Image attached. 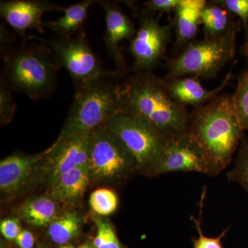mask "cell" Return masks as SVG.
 I'll return each instance as SVG.
<instances>
[{"instance_id": "obj_1", "label": "cell", "mask_w": 248, "mask_h": 248, "mask_svg": "<svg viewBox=\"0 0 248 248\" xmlns=\"http://www.w3.org/2000/svg\"><path fill=\"white\" fill-rule=\"evenodd\" d=\"M124 115L140 119L166 138L188 131L190 115L169 92L164 78L137 72L122 85Z\"/></svg>"}, {"instance_id": "obj_2", "label": "cell", "mask_w": 248, "mask_h": 248, "mask_svg": "<svg viewBox=\"0 0 248 248\" xmlns=\"http://www.w3.org/2000/svg\"><path fill=\"white\" fill-rule=\"evenodd\" d=\"M189 131L203 151L208 175L219 174L231 162L244 135L231 96L221 94L195 108L190 115Z\"/></svg>"}, {"instance_id": "obj_3", "label": "cell", "mask_w": 248, "mask_h": 248, "mask_svg": "<svg viewBox=\"0 0 248 248\" xmlns=\"http://www.w3.org/2000/svg\"><path fill=\"white\" fill-rule=\"evenodd\" d=\"M120 75L110 71L99 79L76 87L74 99L57 140L91 132L122 113Z\"/></svg>"}, {"instance_id": "obj_4", "label": "cell", "mask_w": 248, "mask_h": 248, "mask_svg": "<svg viewBox=\"0 0 248 248\" xmlns=\"http://www.w3.org/2000/svg\"><path fill=\"white\" fill-rule=\"evenodd\" d=\"M4 69L1 78L14 91L32 99L48 97L55 88L59 67L50 49L24 45L3 53Z\"/></svg>"}, {"instance_id": "obj_5", "label": "cell", "mask_w": 248, "mask_h": 248, "mask_svg": "<svg viewBox=\"0 0 248 248\" xmlns=\"http://www.w3.org/2000/svg\"><path fill=\"white\" fill-rule=\"evenodd\" d=\"M88 168L95 184H121L139 172L132 153L106 124L91 131Z\"/></svg>"}, {"instance_id": "obj_6", "label": "cell", "mask_w": 248, "mask_h": 248, "mask_svg": "<svg viewBox=\"0 0 248 248\" xmlns=\"http://www.w3.org/2000/svg\"><path fill=\"white\" fill-rule=\"evenodd\" d=\"M236 32L221 38H204L189 44L177 57L168 60V74L166 78H215L222 68L234 58Z\"/></svg>"}, {"instance_id": "obj_7", "label": "cell", "mask_w": 248, "mask_h": 248, "mask_svg": "<svg viewBox=\"0 0 248 248\" xmlns=\"http://www.w3.org/2000/svg\"><path fill=\"white\" fill-rule=\"evenodd\" d=\"M27 38L40 42L50 49L57 66L69 73L76 87L94 81L110 72L104 68L93 51L84 32H79L71 37L46 39L29 35Z\"/></svg>"}, {"instance_id": "obj_8", "label": "cell", "mask_w": 248, "mask_h": 248, "mask_svg": "<svg viewBox=\"0 0 248 248\" xmlns=\"http://www.w3.org/2000/svg\"><path fill=\"white\" fill-rule=\"evenodd\" d=\"M105 124L132 153L138 172L153 177L168 138L143 121L124 114L114 116Z\"/></svg>"}, {"instance_id": "obj_9", "label": "cell", "mask_w": 248, "mask_h": 248, "mask_svg": "<svg viewBox=\"0 0 248 248\" xmlns=\"http://www.w3.org/2000/svg\"><path fill=\"white\" fill-rule=\"evenodd\" d=\"M172 31V24L161 25L159 19L151 15L142 16L128 49L134 59L131 71L135 73L153 71L164 58Z\"/></svg>"}, {"instance_id": "obj_10", "label": "cell", "mask_w": 248, "mask_h": 248, "mask_svg": "<svg viewBox=\"0 0 248 248\" xmlns=\"http://www.w3.org/2000/svg\"><path fill=\"white\" fill-rule=\"evenodd\" d=\"M47 150L36 155L14 153L0 162V193L3 200L22 195L42 183Z\"/></svg>"}, {"instance_id": "obj_11", "label": "cell", "mask_w": 248, "mask_h": 248, "mask_svg": "<svg viewBox=\"0 0 248 248\" xmlns=\"http://www.w3.org/2000/svg\"><path fill=\"white\" fill-rule=\"evenodd\" d=\"M91 134L88 132L56 140L47 149L43 161L42 183L48 187L62 174L87 166Z\"/></svg>"}, {"instance_id": "obj_12", "label": "cell", "mask_w": 248, "mask_h": 248, "mask_svg": "<svg viewBox=\"0 0 248 248\" xmlns=\"http://www.w3.org/2000/svg\"><path fill=\"white\" fill-rule=\"evenodd\" d=\"M173 172L208 174V164L190 132L167 139L153 177Z\"/></svg>"}, {"instance_id": "obj_13", "label": "cell", "mask_w": 248, "mask_h": 248, "mask_svg": "<svg viewBox=\"0 0 248 248\" xmlns=\"http://www.w3.org/2000/svg\"><path fill=\"white\" fill-rule=\"evenodd\" d=\"M66 7L48 0H10L1 1L0 14L5 22L22 38L27 37V31L34 29L45 32L42 17L46 13L64 11Z\"/></svg>"}, {"instance_id": "obj_14", "label": "cell", "mask_w": 248, "mask_h": 248, "mask_svg": "<svg viewBox=\"0 0 248 248\" xmlns=\"http://www.w3.org/2000/svg\"><path fill=\"white\" fill-rule=\"evenodd\" d=\"M105 14L106 33L104 43L108 55L115 62L116 72L121 76L128 71V67L122 51L120 43L124 40L132 39L137 30L133 21L122 11L115 1H97Z\"/></svg>"}, {"instance_id": "obj_15", "label": "cell", "mask_w": 248, "mask_h": 248, "mask_svg": "<svg viewBox=\"0 0 248 248\" xmlns=\"http://www.w3.org/2000/svg\"><path fill=\"white\" fill-rule=\"evenodd\" d=\"M231 73L227 75L221 84L213 90H207L201 84L197 77H182L178 78H165L171 97L177 103L186 107H199L216 98L226 89L231 80Z\"/></svg>"}, {"instance_id": "obj_16", "label": "cell", "mask_w": 248, "mask_h": 248, "mask_svg": "<svg viewBox=\"0 0 248 248\" xmlns=\"http://www.w3.org/2000/svg\"><path fill=\"white\" fill-rule=\"evenodd\" d=\"M91 183L88 165L81 166L57 178L47 187L46 194L58 203L75 205L82 200Z\"/></svg>"}, {"instance_id": "obj_17", "label": "cell", "mask_w": 248, "mask_h": 248, "mask_svg": "<svg viewBox=\"0 0 248 248\" xmlns=\"http://www.w3.org/2000/svg\"><path fill=\"white\" fill-rule=\"evenodd\" d=\"M206 3L205 0H181L174 12L176 48H185L192 43L202 24V11Z\"/></svg>"}, {"instance_id": "obj_18", "label": "cell", "mask_w": 248, "mask_h": 248, "mask_svg": "<svg viewBox=\"0 0 248 248\" xmlns=\"http://www.w3.org/2000/svg\"><path fill=\"white\" fill-rule=\"evenodd\" d=\"M59 203L46 193L24 201L18 207L17 213L30 226L35 228L48 227L62 213Z\"/></svg>"}, {"instance_id": "obj_19", "label": "cell", "mask_w": 248, "mask_h": 248, "mask_svg": "<svg viewBox=\"0 0 248 248\" xmlns=\"http://www.w3.org/2000/svg\"><path fill=\"white\" fill-rule=\"evenodd\" d=\"M233 16L218 1H207L202 14L204 38L218 39L237 32Z\"/></svg>"}, {"instance_id": "obj_20", "label": "cell", "mask_w": 248, "mask_h": 248, "mask_svg": "<svg viewBox=\"0 0 248 248\" xmlns=\"http://www.w3.org/2000/svg\"><path fill=\"white\" fill-rule=\"evenodd\" d=\"M97 2L94 0L80 1L65 9L62 17L54 21L44 22V27L55 32L59 37H71L79 32L87 17L90 6Z\"/></svg>"}, {"instance_id": "obj_21", "label": "cell", "mask_w": 248, "mask_h": 248, "mask_svg": "<svg viewBox=\"0 0 248 248\" xmlns=\"http://www.w3.org/2000/svg\"><path fill=\"white\" fill-rule=\"evenodd\" d=\"M84 219L76 210L62 213L48 227V234L55 244L66 245L79 236Z\"/></svg>"}, {"instance_id": "obj_22", "label": "cell", "mask_w": 248, "mask_h": 248, "mask_svg": "<svg viewBox=\"0 0 248 248\" xmlns=\"http://www.w3.org/2000/svg\"><path fill=\"white\" fill-rule=\"evenodd\" d=\"M231 98L241 128L243 130H248V69L240 74Z\"/></svg>"}, {"instance_id": "obj_23", "label": "cell", "mask_w": 248, "mask_h": 248, "mask_svg": "<svg viewBox=\"0 0 248 248\" xmlns=\"http://www.w3.org/2000/svg\"><path fill=\"white\" fill-rule=\"evenodd\" d=\"M118 203V197L115 192L109 188L101 187L93 191L90 196V206L98 216H108L115 213Z\"/></svg>"}, {"instance_id": "obj_24", "label": "cell", "mask_w": 248, "mask_h": 248, "mask_svg": "<svg viewBox=\"0 0 248 248\" xmlns=\"http://www.w3.org/2000/svg\"><path fill=\"white\" fill-rule=\"evenodd\" d=\"M93 219L97 227L93 248H123L110 222L97 215L93 216Z\"/></svg>"}, {"instance_id": "obj_25", "label": "cell", "mask_w": 248, "mask_h": 248, "mask_svg": "<svg viewBox=\"0 0 248 248\" xmlns=\"http://www.w3.org/2000/svg\"><path fill=\"white\" fill-rule=\"evenodd\" d=\"M239 152L234 161V166L227 173L231 182H236L248 191V141L243 135Z\"/></svg>"}, {"instance_id": "obj_26", "label": "cell", "mask_w": 248, "mask_h": 248, "mask_svg": "<svg viewBox=\"0 0 248 248\" xmlns=\"http://www.w3.org/2000/svg\"><path fill=\"white\" fill-rule=\"evenodd\" d=\"M206 187H204L200 202V217L199 218L191 215L190 220L195 223L196 230L198 232V238H192L193 248H223L221 244V240L225 237L230 228H226L222 231L221 234L217 237H208L204 235L202 228V217L204 208V200L206 197Z\"/></svg>"}, {"instance_id": "obj_27", "label": "cell", "mask_w": 248, "mask_h": 248, "mask_svg": "<svg viewBox=\"0 0 248 248\" xmlns=\"http://www.w3.org/2000/svg\"><path fill=\"white\" fill-rule=\"evenodd\" d=\"M14 90L1 78L0 81V121L1 125L11 122L16 112V104L13 98Z\"/></svg>"}, {"instance_id": "obj_28", "label": "cell", "mask_w": 248, "mask_h": 248, "mask_svg": "<svg viewBox=\"0 0 248 248\" xmlns=\"http://www.w3.org/2000/svg\"><path fill=\"white\" fill-rule=\"evenodd\" d=\"M218 4L234 16L239 17L243 25L248 29V0H217Z\"/></svg>"}, {"instance_id": "obj_29", "label": "cell", "mask_w": 248, "mask_h": 248, "mask_svg": "<svg viewBox=\"0 0 248 248\" xmlns=\"http://www.w3.org/2000/svg\"><path fill=\"white\" fill-rule=\"evenodd\" d=\"M181 0H149L144 4L143 16L155 13L168 14L174 12Z\"/></svg>"}, {"instance_id": "obj_30", "label": "cell", "mask_w": 248, "mask_h": 248, "mask_svg": "<svg viewBox=\"0 0 248 248\" xmlns=\"http://www.w3.org/2000/svg\"><path fill=\"white\" fill-rule=\"evenodd\" d=\"M22 230L20 221L17 217L4 218L0 223L1 234L9 241H15Z\"/></svg>"}, {"instance_id": "obj_31", "label": "cell", "mask_w": 248, "mask_h": 248, "mask_svg": "<svg viewBox=\"0 0 248 248\" xmlns=\"http://www.w3.org/2000/svg\"><path fill=\"white\" fill-rule=\"evenodd\" d=\"M15 241L19 248H32L35 244L33 234L27 230H22Z\"/></svg>"}, {"instance_id": "obj_32", "label": "cell", "mask_w": 248, "mask_h": 248, "mask_svg": "<svg viewBox=\"0 0 248 248\" xmlns=\"http://www.w3.org/2000/svg\"><path fill=\"white\" fill-rule=\"evenodd\" d=\"M244 54L246 58H248V40L244 46Z\"/></svg>"}, {"instance_id": "obj_33", "label": "cell", "mask_w": 248, "mask_h": 248, "mask_svg": "<svg viewBox=\"0 0 248 248\" xmlns=\"http://www.w3.org/2000/svg\"><path fill=\"white\" fill-rule=\"evenodd\" d=\"M79 248H93V246H91V245L89 244H85L82 245V246H80Z\"/></svg>"}, {"instance_id": "obj_34", "label": "cell", "mask_w": 248, "mask_h": 248, "mask_svg": "<svg viewBox=\"0 0 248 248\" xmlns=\"http://www.w3.org/2000/svg\"><path fill=\"white\" fill-rule=\"evenodd\" d=\"M61 248H75L72 245H63Z\"/></svg>"}]
</instances>
